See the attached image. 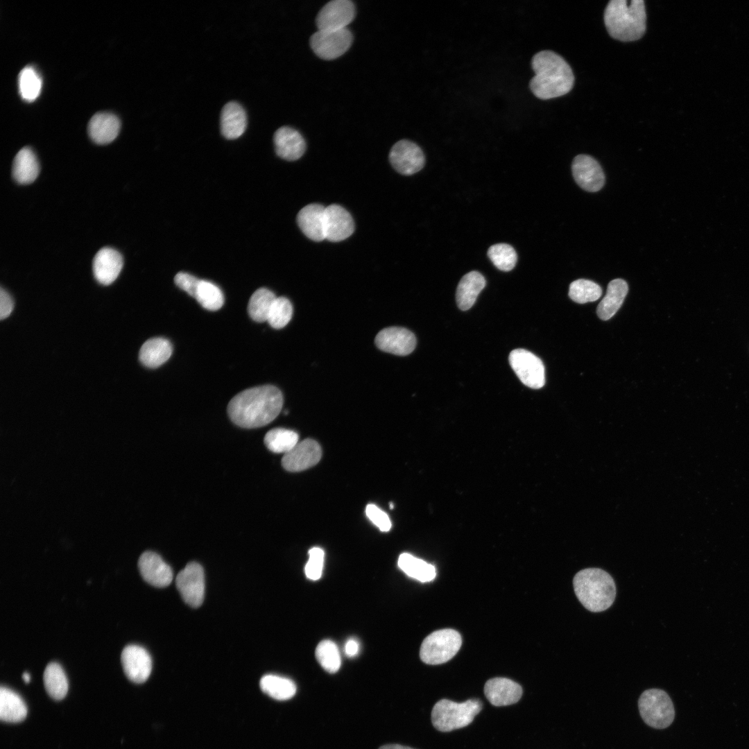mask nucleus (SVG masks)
<instances>
[{"label":"nucleus","instance_id":"nucleus-1","mask_svg":"<svg viewBox=\"0 0 749 749\" xmlns=\"http://www.w3.org/2000/svg\"><path fill=\"white\" fill-rule=\"evenodd\" d=\"M283 402L282 393L279 388L272 385L259 386L236 395L228 404L227 413L230 420L239 427H261L277 417Z\"/></svg>","mask_w":749,"mask_h":749},{"label":"nucleus","instance_id":"nucleus-2","mask_svg":"<svg viewBox=\"0 0 749 749\" xmlns=\"http://www.w3.org/2000/svg\"><path fill=\"white\" fill-rule=\"evenodd\" d=\"M532 69L535 76L529 87L532 93L542 100L559 97L571 91L574 83L572 69L566 60L558 53L541 51L532 58Z\"/></svg>","mask_w":749,"mask_h":749},{"label":"nucleus","instance_id":"nucleus-3","mask_svg":"<svg viewBox=\"0 0 749 749\" xmlns=\"http://www.w3.org/2000/svg\"><path fill=\"white\" fill-rule=\"evenodd\" d=\"M646 14L643 0H611L604 12L608 32L613 38L630 42L640 39L646 31Z\"/></svg>","mask_w":749,"mask_h":749},{"label":"nucleus","instance_id":"nucleus-4","mask_svg":"<svg viewBox=\"0 0 749 749\" xmlns=\"http://www.w3.org/2000/svg\"><path fill=\"white\" fill-rule=\"evenodd\" d=\"M573 586L578 601L590 612H603L614 601V580L607 571L600 568L579 571L574 577Z\"/></svg>","mask_w":749,"mask_h":749},{"label":"nucleus","instance_id":"nucleus-5","mask_svg":"<svg viewBox=\"0 0 749 749\" xmlns=\"http://www.w3.org/2000/svg\"><path fill=\"white\" fill-rule=\"evenodd\" d=\"M481 709L482 703L478 699H469L463 703L442 699L433 707L432 724L441 732L462 728L470 724Z\"/></svg>","mask_w":749,"mask_h":749},{"label":"nucleus","instance_id":"nucleus-6","mask_svg":"<svg viewBox=\"0 0 749 749\" xmlns=\"http://www.w3.org/2000/svg\"><path fill=\"white\" fill-rule=\"evenodd\" d=\"M640 715L649 726L656 729L669 727L674 720L675 709L671 698L664 691H644L638 700Z\"/></svg>","mask_w":749,"mask_h":749},{"label":"nucleus","instance_id":"nucleus-7","mask_svg":"<svg viewBox=\"0 0 749 749\" xmlns=\"http://www.w3.org/2000/svg\"><path fill=\"white\" fill-rule=\"evenodd\" d=\"M462 644L460 635L453 629L436 630L422 642L420 656L428 664H440L450 660L459 651Z\"/></svg>","mask_w":749,"mask_h":749},{"label":"nucleus","instance_id":"nucleus-8","mask_svg":"<svg viewBox=\"0 0 749 749\" xmlns=\"http://www.w3.org/2000/svg\"><path fill=\"white\" fill-rule=\"evenodd\" d=\"M353 41L352 33L347 28L318 30L310 38V46L315 54L323 60H334L344 54Z\"/></svg>","mask_w":749,"mask_h":749},{"label":"nucleus","instance_id":"nucleus-9","mask_svg":"<svg viewBox=\"0 0 749 749\" xmlns=\"http://www.w3.org/2000/svg\"><path fill=\"white\" fill-rule=\"evenodd\" d=\"M509 363L519 380L531 388H540L545 384V370L542 360L524 349L513 350Z\"/></svg>","mask_w":749,"mask_h":749},{"label":"nucleus","instance_id":"nucleus-10","mask_svg":"<svg viewBox=\"0 0 749 749\" xmlns=\"http://www.w3.org/2000/svg\"><path fill=\"white\" fill-rule=\"evenodd\" d=\"M175 585L187 604L193 608L201 605L205 596V576L200 564L188 563L178 574Z\"/></svg>","mask_w":749,"mask_h":749},{"label":"nucleus","instance_id":"nucleus-11","mask_svg":"<svg viewBox=\"0 0 749 749\" xmlns=\"http://www.w3.org/2000/svg\"><path fill=\"white\" fill-rule=\"evenodd\" d=\"M389 160L397 172L406 175L418 172L425 163L424 155L420 146L406 139L400 140L393 146Z\"/></svg>","mask_w":749,"mask_h":749},{"label":"nucleus","instance_id":"nucleus-12","mask_svg":"<svg viewBox=\"0 0 749 749\" xmlns=\"http://www.w3.org/2000/svg\"><path fill=\"white\" fill-rule=\"evenodd\" d=\"M355 17V6L350 0H333L325 4L318 12L316 25L318 30L345 28Z\"/></svg>","mask_w":749,"mask_h":749},{"label":"nucleus","instance_id":"nucleus-13","mask_svg":"<svg viewBox=\"0 0 749 749\" xmlns=\"http://www.w3.org/2000/svg\"><path fill=\"white\" fill-rule=\"evenodd\" d=\"M574 178L578 186L589 192L599 191L604 185L605 175L599 162L592 157L580 154L572 162Z\"/></svg>","mask_w":749,"mask_h":749},{"label":"nucleus","instance_id":"nucleus-14","mask_svg":"<svg viewBox=\"0 0 749 749\" xmlns=\"http://www.w3.org/2000/svg\"><path fill=\"white\" fill-rule=\"evenodd\" d=\"M121 664L126 677L135 683L144 682L152 669V660L148 652L138 645H128L122 651Z\"/></svg>","mask_w":749,"mask_h":749},{"label":"nucleus","instance_id":"nucleus-15","mask_svg":"<svg viewBox=\"0 0 749 749\" xmlns=\"http://www.w3.org/2000/svg\"><path fill=\"white\" fill-rule=\"evenodd\" d=\"M374 341L379 350L399 356L411 354L416 345L414 334L400 327L383 329L377 334Z\"/></svg>","mask_w":749,"mask_h":749},{"label":"nucleus","instance_id":"nucleus-16","mask_svg":"<svg viewBox=\"0 0 749 749\" xmlns=\"http://www.w3.org/2000/svg\"><path fill=\"white\" fill-rule=\"evenodd\" d=\"M322 456L320 445L308 438L299 442L282 460L283 467L289 472H300L316 465Z\"/></svg>","mask_w":749,"mask_h":749},{"label":"nucleus","instance_id":"nucleus-17","mask_svg":"<svg viewBox=\"0 0 749 749\" xmlns=\"http://www.w3.org/2000/svg\"><path fill=\"white\" fill-rule=\"evenodd\" d=\"M138 567L140 574L148 583L157 587L168 586L173 579V571L160 555L147 551L139 557Z\"/></svg>","mask_w":749,"mask_h":749},{"label":"nucleus","instance_id":"nucleus-18","mask_svg":"<svg viewBox=\"0 0 749 749\" xmlns=\"http://www.w3.org/2000/svg\"><path fill=\"white\" fill-rule=\"evenodd\" d=\"M354 230L353 219L343 207L333 204L325 207V236L333 242L343 241L352 235Z\"/></svg>","mask_w":749,"mask_h":749},{"label":"nucleus","instance_id":"nucleus-19","mask_svg":"<svg viewBox=\"0 0 749 749\" xmlns=\"http://www.w3.org/2000/svg\"><path fill=\"white\" fill-rule=\"evenodd\" d=\"M123 268V257L115 249L101 248L93 261V272L96 279L101 284L109 285L119 276Z\"/></svg>","mask_w":749,"mask_h":749},{"label":"nucleus","instance_id":"nucleus-20","mask_svg":"<svg viewBox=\"0 0 749 749\" xmlns=\"http://www.w3.org/2000/svg\"><path fill=\"white\" fill-rule=\"evenodd\" d=\"M484 693L492 705L501 707L516 703L522 697V689L512 680L494 678L486 682Z\"/></svg>","mask_w":749,"mask_h":749},{"label":"nucleus","instance_id":"nucleus-21","mask_svg":"<svg viewBox=\"0 0 749 749\" xmlns=\"http://www.w3.org/2000/svg\"><path fill=\"white\" fill-rule=\"evenodd\" d=\"M273 142L277 155L286 160H298L305 152L303 137L298 130L289 126H282L275 131Z\"/></svg>","mask_w":749,"mask_h":749},{"label":"nucleus","instance_id":"nucleus-22","mask_svg":"<svg viewBox=\"0 0 749 749\" xmlns=\"http://www.w3.org/2000/svg\"><path fill=\"white\" fill-rule=\"evenodd\" d=\"M325 207L313 203L304 206L297 215V223L302 232L314 241L325 239Z\"/></svg>","mask_w":749,"mask_h":749},{"label":"nucleus","instance_id":"nucleus-23","mask_svg":"<svg viewBox=\"0 0 749 749\" xmlns=\"http://www.w3.org/2000/svg\"><path fill=\"white\" fill-rule=\"evenodd\" d=\"M120 128L121 122L116 115L110 112H98L91 118L88 123V134L94 142L107 144L117 137Z\"/></svg>","mask_w":749,"mask_h":749},{"label":"nucleus","instance_id":"nucleus-24","mask_svg":"<svg viewBox=\"0 0 749 749\" xmlns=\"http://www.w3.org/2000/svg\"><path fill=\"white\" fill-rule=\"evenodd\" d=\"M221 132L227 139H234L243 135L247 127V115L243 107L236 101L226 103L221 114Z\"/></svg>","mask_w":749,"mask_h":749},{"label":"nucleus","instance_id":"nucleus-25","mask_svg":"<svg viewBox=\"0 0 749 749\" xmlns=\"http://www.w3.org/2000/svg\"><path fill=\"white\" fill-rule=\"evenodd\" d=\"M486 284L485 277L478 271H470L460 280L456 289V302L459 309L466 311L476 302Z\"/></svg>","mask_w":749,"mask_h":749},{"label":"nucleus","instance_id":"nucleus-26","mask_svg":"<svg viewBox=\"0 0 749 749\" xmlns=\"http://www.w3.org/2000/svg\"><path fill=\"white\" fill-rule=\"evenodd\" d=\"M628 291V286L625 280L619 278L612 280L608 284L606 295L597 307L599 318L603 320L611 318L621 307Z\"/></svg>","mask_w":749,"mask_h":749},{"label":"nucleus","instance_id":"nucleus-27","mask_svg":"<svg viewBox=\"0 0 749 749\" xmlns=\"http://www.w3.org/2000/svg\"><path fill=\"white\" fill-rule=\"evenodd\" d=\"M172 352V345L168 339L162 337L152 338L141 347L139 360L144 365L155 368L168 361Z\"/></svg>","mask_w":749,"mask_h":749},{"label":"nucleus","instance_id":"nucleus-28","mask_svg":"<svg viewBox=\"0 0 749 749\" xmlns=\"http://www.w3.org/2000/svg\"><path fill=\"white\" fill-rule=\"evenodd\" d=\"M40 172L36 155L29 147L21 148L15 155L12 164V176L19 184H27L35 180Z\"/></svg>","mask_w":749,"mask_h":749},{"label":"nucleus","instance_id":"nucleus-29","mask_svg":"<svg viewBox=\"0 0 749 749\" xmlns=\"http://www.w3.org/2000/svg\"><path fill=\"white\" fill-rule=\"evenodd\" d=\"M27 707L20 696L12 690L0 689V718L7 723L21 722L26 717Z\"/></svg>","mask_w":749,"mask_h":749},{"label":"nucleus","instance_id":"nucleus-30","mask_svg":"<svg viewBox=\"0 0 749 749\" xmlns=\"http://www.w3.org/2000/svg\"><path fill=\"white\" fill-rule=\"evenodd\" d=\"M44 685L47 694L54 700H62L68 691V681L62 666L56 662H51L46 666L43 674Z\"/></svg>","mask_w":749,"mask_h":749},{"label":"nucleus","instance_id":"nucleus-31","mask_svg":"<svg viewBox=\"0 0 749 749\" xmlns=\"http://www.w3.org/2000/svg\"><path fill=\"white\" fill-rule=\"evenodd\" d=\"M398 566L406 575L422 583L431 581L436 576L433 565L407 553L399 556Z\"/></svg>","mask_w":749,"mask_h":749},{"label":"nucleus","instance_id":"nucleus-32","mask_svg":"<svg viewBox=\"0 0 749 749\" xmlns=\"http://www.w3.org/2000/svg\"><path fill=\"white\" fill-rule=\"evenodd\" d=\"M260 688L270 697L278 700H289L296 692V686L293 680L273 674L265 675L261 678Z\"/></svg>","mask_w":749,"mask_h":749},{"label":"nucleus","instance_id":"nucleus-33","mask_svg":"<svg viewBox=\"0 0 749 749\" xmlns=\"http://www.w3.org/2000/svg\"><path fill=\"white\" fill-rule=\"evenodd\" d=\"M273 292L266 288H259L251 295L248 305L250 317L256 322H267L271 307L276 299Z\"/></svg>","mask_w":749,"mask_h":749},{"label":"nucleus","instance_id":"nucleus-34","mask_svg":"<svg viewBox=\"0 0 749 749\" xmlns=\"http://www.w3.org/2000/svg\"><path fill=\"white\" fill-rule=\"evenodd\" d=\"M298 440L299 436L295 431L284 428H275L266 433L264 442L270 451L285 454L299 442Z\"/></svg>","mask_w":749,"mask_h":749},{"label":"nucleus","instance_id":"nucleus-35","mask_svg":"<svg viewBox=\"0 0 749 749\" xmlns=\"http://www.w3.org/2000/svg\"><path fill=\"white\" fill-rule=\"evenodd\" d=\"M18 86L23 100L32 102L37 99L42 89V80L35 67L26 66L21 69L18 76Z\"/></svg>","mask_w":749,"mask_h":749},{"label":"nucleus","instance_id":"nucleus-36","mask_svg":"<svg viewBox=\"0 0 749 749\" xmlns=\"http://www.w3.org/2000/svg\"><path fill=\"white\" fill-rule=\"evenodd\" d=\"M194 298L203 307L209 311L221 309L224 303V296L220 288L204 279H200Z\"/></svg>","mask_w":749,"mask_h":749},{"label":"nucleus","instance_id":"nucleus-37","mask_svg":"<svg viewBox=\"0 0 749 749\" xmlns=\"http://www.w3.org/2000/svg\"><path fill=\"white\" fill-rule=\"evenodd\" d=\"M602 294V289L596 283L585 279H579L570 284L569 296L579 304L597 300Z\"/></svg>","mask_w":749,"mask_h":749},{"label":"nucleus","instance_id":"nucleus-38","mask_svg":"<svg viewBox=\"0 0 749 749\" xmlns=\"http://www.w3.org/2000/svg\"><path fill=\"white\" fill-rule=\"evenodd\" d=\"M316 657L320 666L329 673H336L340 669V653L336 644L331 640H323L318 644Z\"/></svg>","mask_w":749,"mask_h":749},{"label":"nucleus","instance_id":"nucleus-39","mask_svg":"<svg viewBox=\"0 0 749 749\" xmlns=\"http://www.w3.org/2000/svg\"><path fill=\"white\" fill-rule=\"evenodd\" d=\"M488 256L493 264L502 271L511 270L517 259L515 249L507 243H497L490 246Z\"/></svg>","mask_w":749,"mask_h":749},{"label":"nucleus","instance_id":"nucleus-40","mask_svg":"<svg viewBox=\"0 0 749 749\" xmlns=\"http://www.w3.org/2000/svg\"><path fill=\"white\" fill-rule=\"evenodd\" d=\"M293 316V306L285 297H277L270 310L267 322L275 329L284 327Z\"/></svg>","mask_w":749,"mask_h":749},{"label":"nucleus","instance_id":"nucleus-41","mask_svg":"<svg viewBox=\"0 0 749 749\" xmlns=\"http://www.w3.org/2000/svg\"><path fill=\"white\" fill-rule=\"evenodd\" d=\"M325 553L322 549L313 547L309 551V560L307 562L304 571L307 577L316 580L322 575Z\"/></svg>","mask_w":749,"mask_h":749},{"label":"nucleus","instance_id":"nucleus-42","mask_svg":"<svg viewBox=\"0 0 749 749\" xmlns=\"http://www.w3.org/2000/svg\"><path fill=\"white\" fill-rule=\"evenodd\" d=\"M365 514L381 531L387 532L390 529L392 524L388 515L376 505L368 504L365 508Z\"/></svg>","mask_w":749,"mask_h":749},{"label":"nucleus","instance_id":"nucleus-43","mask_svg":"<svg viewBox=\"0 0 749 749\" xmlns=\"http://www.w3.org/2000/svg\"><path fill=\"white\" fill-rule=\"evenodd\" d=\"M199 281L196 277L184 272L177 273L174 277L175 284L193 298L195 297Z\"/></svg>","mask_w":749,"mask_h":749},{"label":"nucleus","instance_id":"nucleus-44","mask_svg":"<svg viewBox=\"0 0 749 749\" xmlns=\"http://www.w3.org/2000/svg\"><path fill=\"white\" fill-rule=\"evenodd\" d=\"M14 302L10 295L3 288L0 290V318L3 320L11 313Z\"/></svg>","mask_w":749,"mask_h":749},{"label":"nucleus","instance_id":"nucleus-45","mask_svg":"<svg viewBox=\"0 0 749 749\" xmlns=\"http://www.w3.org/2000/svg\"><path fill=\"white\" fill-rule=\"evenodd\" d=\"M345 651L347 656L353 657L358 653L359 644L354 639H349L345 646Z\"/></svg>","mask_w":749,"mask_h":749},{"label":"nucleus","instance_id":"nucleus-46","mask_svg":"<svg viewBox=\"0 0 749 749\" xmlns=\"http://www.w3.org/2000/svg\"><path fill=\"white\" fill-rule=\"evenodd\" d=\"M379 749H414L407 746H403L398 744H389L380 747Z\"/></svg>","mask_w":749,"mask_h":749},{"label":"nucleus","instance_id":"nucleus-47","mask_svg":"<svg viewBox=\"0 0 749 749\" xmlns=\"http://www.w3.org/2000/svg\"><path fill=\"white\" fill-rule=\"evenodd\" d=\"M22 678L26 683H28L31 680V675L28 672H24L22 675Z\"/></svg>","mask_w":749,"mask_h":749},{"label":"nucleus","instance_id":"nucleus-48","mask_svg":"<svg viewBox=\"0 0 749 749\" xmlns=\"http://www.w3.org/2000/svg\"><path fill=\"white\" fill-rule=\"evenodd\" d=\"M390 508L391 509H393V508H394V505H393V503H390Z\"/></svg>","mask_w":749,"mask_h":749}]
</instances>
